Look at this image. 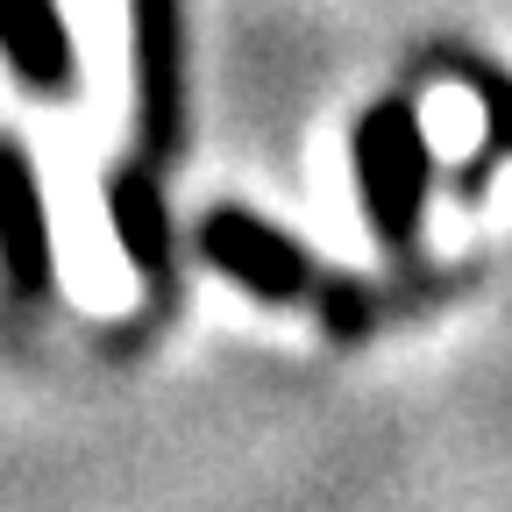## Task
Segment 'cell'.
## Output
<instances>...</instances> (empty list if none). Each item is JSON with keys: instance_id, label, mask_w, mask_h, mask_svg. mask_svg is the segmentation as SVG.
I'll list each match as a JSON object with an SVG mask.
<instances>
[{"instance_id": "1", "label": "cell", "mask_w": 512, "mask_h": 512, "mask_svg": "<svg viewBox=\"0 0 512 512\" xmlns=\"http://www.w3.org/2000/svg\"><path fill=\"white\" fill-rule=\"evenodd\" d=\"M356 185H363V207H370V228L406 249L413 228H420V200H427V136L406 100H384L363 114L356 128Z\"/></svg>"}, {"instance_id": "6", "label": "cell", "mask_w": 512, "mask_h": 512, "mask_svg": "<svg viewBox=\"0 0 512 512\" xmlns=\"http://www.w3.org/2000/svg\"><path fill=\"white\" fill-rule=\"evenodd\" d=\"M107 214H114V235L128 249V264L143 278H171V207H164V185L150 164H128L107 178Z\"/></svg>"}, {"instance_id": "3", "label": "cell", "mask_w": 512, "mask_h": 512, "mask_svg": "<svg viewBox=\"0 0 512 512\" xmlns=\"http://www.w3.org/2000/svg\"><path fill=\"white\" fill-rule=\"evenodd\" d=\"M0 271H8L15 299L50 292V228H43V192L29 171V150L0 136Z\"/></svg>"}, {"instance_id": "5", "label": "cell", "mask_w": 512, "mask_h": 512, "mask_svg": "<svg viewBox=\"0 0 512 512\" xmlns=\"http://www.w3.org/2000/svg\"><path fill=\"white\" fill-rule=\"evenodd\" d=\"M0 57L29 93H72L79 79L57 0H0Z\"/></svg>"}, {"instance_id": "2", "label": "cell", "mask_w": 512, "mask_h": 512, "mask_svg": "<svg viewBox=\"0 0 512 512\" xmlns=\"http://www.w3.org/2000/svg\"><path fill=\"white\" fill-rule=\"evenodd\" d=\"M200 249H207V264H221L228 278H242L256 299H313V292H320V278H313V264H306V249H292L278 228H264V221L242 214V207L207 214Z\"/></svg>"}, {"instance_id": "4", "label": "cell", "mask_w": 512, "mask_h": 512, "mask_svg": "<svg viewBox=\"0 0 512 512\" xmlns=\"http://www.w3.org/2000/svg\"><path fill=\"white\" fill-rule=\"evenodd\" d=\"M136 86H143V157L178 150V0H136Z\"/></svg>"}]
</instances>
